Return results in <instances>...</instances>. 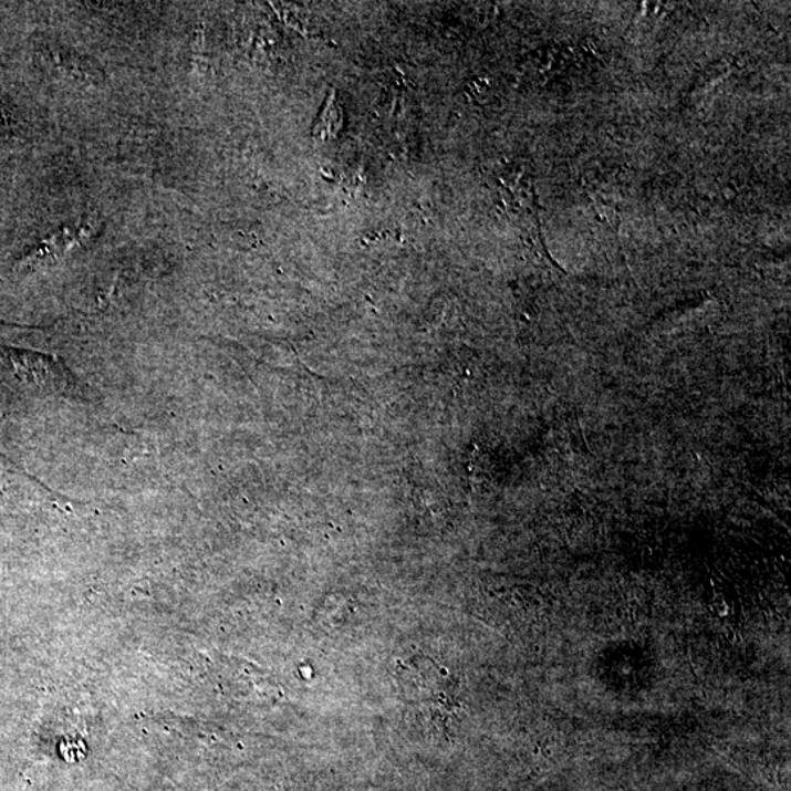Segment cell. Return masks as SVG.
<instances>
[{
    "label": "cell",
    "mask_w": 791,
    "mask_h": 791,
    "mask_svg": "<svg viewBox=\"0 0 791 791\" xmlns=\"http://www.w3.org/2000/svg\"><path fill=\"white\" fill-rule=\"evenodd\" d=\"M343 124L342 108L339 107L333 94L324 103L323 111L316 117L313 128V137L320 142L336 137Z\"/></svg>",
    "instance_id": "1"
}]
</instances>
